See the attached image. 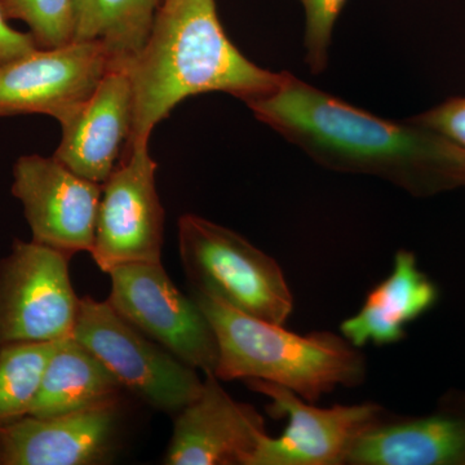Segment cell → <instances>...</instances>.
Here are the masks:
<instances>
[{
    "label": "cell",
    "mask_w": 465,
    "mask_h": 465,
    "mask_svg": "<svg viewBox=\"0 0 465 465\" xmlns=\"http://www.w3.org/2000/svg\"><path fill=\"white\" fill-rule=\"evenodd\" d=\"M255 118L329 170L371 174L412 195L465 185V153L430 128L356 108L281 73L273 91L247 100Z\"/></svg>",
    "instance_id": "1"
},
{
    "label": "cell",
    "mask_w": 465,
    "mask_h": 465,
    "mask_svg": "<svg viewBox=\"0 0 465 465\" xmlns=\"http://www.w3.org/2000/svg\"><path fill=\"white\" fill-rule=\"evenodd\" d=\"M125 70L134 99L128 149L149 143L155 125L189 97L224 92L246 103L273 91L281 79L232 45L215 0H162L148 41Z\"/></svg>",
    "instance_id": "2"
},
{
    "label": "cell",
    "mask_w": 465,
    "mask_h": 465,
    "mask_svg": "<svg viewBox=\"0 0 465 465\" xmlns=\"http://www.w3.org/2000/svg\"><path fill=\"white\" fill-rule=\"evenodd\" d=\"M215 332L219 381L259 379L316 403L338 387L354 388L366 378V360L344 336L289 331L235 311L211 296L193 292Z\"/></svg>",
    "instance_id": "3"
},
{
    "label": "cell",
    "mask_w": 465,
    "mask_h": 465,
    "mask_svg": "<svg viewBox=\"0 0 465 465\" xmlns=\"http://www.w3.org/2000/svg\"><path fill=\"white\" fill-rule=\"evenodd\" d=\"M179 250L194 293L272 323L284 324L292 314L282 268L238 232L186 213L179 220Z\"/></svg>",
    "instance_id": "4"
},
{
    "label": "cell",
    "mask_w": 465,
    "mask_h": 465,
    "mask_svg": "<svg viewBox=\"0 0 465 465\" xmlns=\"http://www.w3.org/2000/svg\"><path fill=\"white\" fill-rule=\"evenodd\" d=\"M73 338L99 357L124 390L162 411L177 414L203 385L193 367L143 335L108 300L81 299Z\"/></svg>",
    "instance_id": "5"
},
{
    "label": "cell",
    "mask_w": 465,
    "mask_h": 465,
    "mask_svg": "<svg viewBox=\"0 0 465 465\" xmlns=\"http://www.w3.org/2000/svg\"><path fill=\"white\" fill-rule=\"evenodd\" d=\"M70 259L34 241H15L0 262V348L73 336L81 299L70 280Z\"/></svg>",
    "instance_id": "6"
},
{
    "label": "cell",
    "mask_w": 465,
    "mask_h": 465,
    "mask_svg": "<svg viewBox=\"0 0 465 465\" xmlns=\"http://www.w3.org/2000/svg\"><path fill=\"white\" fill-rule=\"evenodd\" d=\"M108 302L143 335L204 375L215 374L219 345L194 298L183 295L162 262H134L110 271Z\"/></svg>",
    "instance_id": "7"
},
{
    "label": "cell",
    "mask_w": 465,
    "mask_h": 465,
    "mask_svg": "<svg viewBox=\"0 0 465 465\" xmlns=\"http://www.w3.org/2000/svg\"><path fill=\"white\" fill-rule=\"evenodd\" d=\"M157 168L149 143H137L103 183L90 253L106 274L116 266L162 262L166 213L155 183Z\"/></svg>",
    "instance_id": "8"
},
{
    "label": "cell",
    "mask_w": 465,
    "mask_h": 465,
    "mask_svg": "<svg viewBox=\"0 0 465 465\" xmlns=\"http://www.w3.org/2000/svg\"><path fill=\"white\" fill-rule=\"evenodd\" d=\"M246 384L271 400L266 411L272 418L287 419L283 433L262 437L247 465L347 464L357 440L387 418L374 402L320 409L273 382L250 379Z\"/></svg>",
    "instance_id": "9"
},
{
    "label": "cell",
    "mask_w": 465,
    "mask_h": 465,
    "mask_svg": "<svg viewBox=\"0 0 465 465\" xmlns=\"http://www.w3.org/2000/svg\"><path fill=\"white\" fill-rule=\"evenodd\" d=\"M112 70L97 43L72 42L0 66V119L45 114L63 124L90 99Z\"/></svg>",
    "instance_id": "10"
},
{
    "label": "cell",
    "mask_w": 465,
    "mask_h": 465,
    "mask_svg": "<svg viewBox=\"0 0 465 465\" xmlns=\"http://www.w3.org/2000/svg\"><path fill=\"white\" fill-rule=\"evenodd\" d=\"M103 185L56 158L24 155L14 167L12 194L23 203L33 241L73 256L91 252Z\"/></svg>",
    "instance_id": "11"
},
{
    "label": "cell",
    "mask_w": 465,
    "mask_h": 465,
    "mask_svg": "<svg viewBox=\"0 0 465 465\" xmlns=\"http://www.w3.org/2000/svg\"><path fill=\"white\" fill-rule=\"evenodd\" d=\"M266 434L255 407L232 400L207 374L198 396L177 412L164 464L247 465Z\"/></svg>",
    "instance_id": "12"
},
{
    "label": "cell",
    "mask_w": 465,
    "mask_h": 465,
    "mask_svg": "<svg viewBox=\"0 0 465 465\" xmlns=\"http://www.w3.org/2000/svg\"><path fill=\"white\" fill-rule=\"evenodd\" d=\"M121 400L2 428V465H94L109 458Z\"/></svg>",
    "instance_id": "13"
},
{
    "label": "cell",
    "mask_w": 465,
    "mask_h": 465,
    "mask_svg": "<svg viewBox=\"0 0 465 465\" xmlns=\"http://www.w3.org/2000/svg\"><path fill=\"white\" fill-rule=\"evenodd\" d=\"M134 99L125 69H112L74 114L61 124L54 157L103 185L124 161L133 134Z\"/></svg>",
    "instance_id": "14"
},
{
    "label": "cell",
    "mask_w": 465,
    "mask_h": 465,
    "mask_svg": "<svg viewBox=\"0 0 465 465\" xmlns=\"http://www.w3.org/2000/svg\"><path fill=\"white\" fill-rule=\"evenodd\" d=\"M347 464L465 465V409L446 401L420 418H384L354 443Z\"/></svg>",
    "instance_id": "15"
},
{
    "label": "cell",
    "mask_w": 465,
    "mask_h": 465,
    "mask_svg": "<svg viewBox=\"0 0 465 465\" xmlns=\"http://www.w3.org/2000/svg\"><path fill=\"white\" fill-rule=\"evenodd\" d=\"M439 289L420 271L415 253L401 250L384 281L367 293L354 316L341 323L342 336L357 348L369 342L396 344L406 336V327L436 305Z\"/></svg>",
    "instance_id": "16"
},
{
    "label": "cell",
    "mask_w": 465,
    "mask_h": 465,
    "mask_svg": "<svg viewBox=\"0 0 465 465\" xmlns=\"http://www.w3.org/2000/svg\"><path fill=\"white\" fill-rule=\"evenodd\" d=\"M124 390L105 363L70 336L58 341L27 415L48 418L78 411L121 400Z\"/></svg>",
    "instance_id": "17"
},
{
    "label": "cell",
    "mask_w": 465,
    "mask_h": 465,
    "mask_svg": "<svg viewBox=\"0 0 465 465\" xmlns=\"http://www.w3.org/2000/svg\"><path fill=\"white\" fill-rule=\"evenodd\" d=\"M162 0H75L74 41L97 43L112 69H125L142 52Z\"/></svg>",
    "instance_id": "18"
},
{
    "label": "cell",
    "mask_w": 465,
    "mask_h": 465,
    "mask_svg": "<svg viewBox=\"0 0 465 465\" xmlns=\"http://www.w3.org/2000/svg\"><path fill=\"white\" fill-rule=\"evenodd\" d=\"M58 341L21 342L0 348V430L29 414Z\"/></svg>",
    "instance_id": "19"
},
{
    "label": "cell",
    "mask_w": 465,
    "mask_h": 465,
    "mask_svg": "<svg viewBox=\"0 0 465 465\" xmlns=\"http://www.w3.org/2000/svg\"><path fill=\"white\" fill-rule=\"evenodd\" d=\"M7 20H20L41 50L74 41L75 0H0Z\"/></svg>",
    "instance_id": "20"
},
{
    "label": "cell",
    "mask_w": 465,
    "mask_h": 465,
    "mask_svg": "<svg viewBox=\"0 0 465 465\" xmlns=\"http://www.w3.org/2000/svg\"><path fill=\"white\" fill-rule=\"evenodd\" d=\"M305 9V63L314 75L329 65L333 26L347 0H300Z\"/></svg>",
    "instance_id": "21"
},
{
    "label": "cell",
    "mask_w": 465,
    "mask_h": 465,
    "mask_svg": "<svg viewBox=\"0 0 465 465\" xmlns=\"http://www.w3.org/2000/svg\"><path fill=\"white\" fill-rule=\"evenodd\" d=\"M409 119L440 134L465 153V97H454Z\"/></svg>",
    "instance_id": "22"
},
{
    "label": "cell",
    "mask_w": 465,
    "mask_h": 465,
    "mask_svg": "<svg viewBox=\"0 0 465 465\" xmlns=\"http://www.w3.org/2000/svg\"><path fill=\"white\" fill-rule=\"evenodd\" d=\"M35 42L29 33H21L9 26L0 8V66L36 50Z\"/></svg>",
    "instance_id": "23"
},
{
    "label": "cell",
    "mask_w": 465,
    "mask_h": 465,
    "mask_svg": "<svg viewBox=\"0 0 465 465\" xmlns=\"http://www.w3.org/2000/svg\"><path fill=\"white\" fill-rule=\"evenodd\" d=\"M452 400H454V402L457 403V405L463 407V409H465V394L464 396L454 397V399Z\"/></svg>",
    "instance_id": "24"
},
{
    "label": "cell",
    "mask_w": 465,
    "mask_h": 465,
    "mask_svg": "<svg viewBox=\"0 0 465 465\" xmlns=\"http://www.w3.org/2000/svg\"><path fill=\"white\" fill-rule=\"evenodd\" d=\"M0 465H2V430H0Z\"/></svg>",
    "instance_id": "25"
}]
</instances>
